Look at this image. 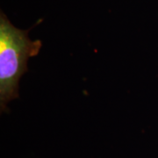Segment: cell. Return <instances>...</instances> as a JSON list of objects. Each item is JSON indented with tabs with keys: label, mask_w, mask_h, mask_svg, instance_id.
<instances>
[{
	"label": "cell",
	"mask_w": 158,
	"mask_h": 158,
	"mask_svg": "<svg viewBox=\"0 0 158 158\" xmlns=\"http://www.w3.org/2000/svg\"><path fill=\"white\" fill-rule=\"evenodd\" d=\"M41 48L40 40L32 41L27 33L14 28L2 18L0 24V104L1 111L19 98V82L27 70L29 58Z\"/></svg>",
	"instance_id": "1"
}]
</instances>
